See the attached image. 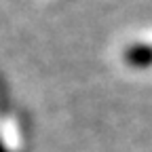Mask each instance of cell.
Listing matches in <instances>:
<instances>
[{"instance_id": "6da1fadb", "label": "cell", "mask_w": 152, "mask_h": 152, "mask_svg": "<svg viewBox=\"0 0 152 152\" xmlns=\"http://www.w3.org/2000/svg\"><path fill=\"white\" fill-rule=\"evenodd\" d=\"M125 59L131 66L144 68V66L152 64V47L150 45H131L125 53Z\"/></svg>"}]
</instances>
